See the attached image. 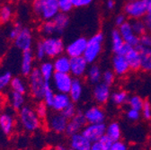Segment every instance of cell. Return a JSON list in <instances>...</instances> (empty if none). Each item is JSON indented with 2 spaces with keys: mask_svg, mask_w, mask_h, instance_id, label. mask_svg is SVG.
Returning a JSON list of instances; mask_svg holds the SVG:
<instances>
[{
  "mask_svg": "<svg viewBox=\"0 0 151 150\" xmlns=\"http://www.w3.org/2000/svg\"><path fill=\"white\" fill-rule=\"evenodd\" d=\"M116 6V2L115 0H107L106 1V8L110 11L113 10Z\"/></svg>",
  "mask_w": 151,
  "mask_h": 150,
  "instance_id": "54",
  "label": "cell"
},
{
  "mask_svg": "<svg viewBox=\"0 0 151 150\" xmlns=\"http://www.w3.org/2000/svg\"><path fill=\"white\" fill-rule=\"evenodd\" d=\"M14 16V9L12 6L6 4L0 6V23L6 24L12 20Z\"/></svg>",
  "mask_w": 151,
  "mask_h": 150,
  "instance_id": "34",
  "label": "cell"
},
{
  "mask_svg": "<svg viewBox=\"0 0 151 150\" xmlns=\"http://www.w3.org/2000/svg\"><path fill=\"white\" fill-rule=\"evenodd\" d=\"M41 32L45 37L53 36V35L57 34L56 28H55V25H54L52 20L45 21V22L42 23V24L41 26Z\"/></svg>",
  "mask_w": 151,
  "mask_h": 150,
  "instance_id": "37",
  "label": "cell"
},
{
  "mask_svg": "<svg viewBox=\"0 0 151 150\" xmlns=\"http://www.w3.org/2000/svg\"><path fill=\"white\" fill-rule=\"evenodd\" d=\"M129 93L122 89H119L116 91L111 92V102L116 106H122L127 104L129 100Z\"/></svg>",
  "mask_w": 151,
  "mask_h": 150,
  "instance_id": "31",
  "label": "cell"
},
{
  "mask_svg": "<svg viewBox=\"0 0 151 150\" xmlns=\"http://www.w3.org/2000/svg\"><path fill=\"white\" fill-rule=\"evenodd\" d=\"M140 111H141V116L146 121L151 120V103L148 101L144 102V105Z\"/></svg>",
  "mask_w": 151,
  "mask_h": 150,
  "instance_id": "48",
  "label": "cell"
},
{
  "mask_svg": "<svg viewBox=\"0 0 151 150\" xmlns=\"http://www.w3.org/2000/svg\"><path fill=\"white\" fill-rule=\"evenodd\" d=\"M102 74H103V71H102L101 67L98 65H96V63H93V64H90V66L88 67L86 76L88 82L91 85H96L101 82Z\"/></svg>",
  "mask_w": 151,
  "mask_h": 150,
  "instance_id": "28",
  "label": "cell"
},
{
  "mask_svg": "<svg viewBox=\"0 0 151 150\" xmlns=\"http://www.w3.org/2000/svg\"><path fill=\"white\" fill-rule=\"evenodd\" d=\"M92 142L81 132L74 134L69 138L70 150H90Z\"/></svg>",
  "mask_w": 151,
  "mask_h": 150,
  "instance_id": "20",
  "label": "cell"
},
{
  "mask_svg": "<svg viewBox=\"0 0 151 150\" xmlns=\"http://www.w3.org/2000/svg\"><path fill=\"white\" fill-rule=\"evenodd\" d=\"M130 24H131V26H132V29H133L134 32L138 36H141V35H143L144 33H146L147 32L143 19L131 20Z\"/></svg>",
  "mask_w": 151,
  "mask_h": 150,
  "instance_id": "40",
  "label": "cell"
},
{
  "mask_svg": "<svg viewBox=\"0 0 151 150\" xmlns=\"http://www.w3.org/2000/svg\"><path fill=\"white\" fill-rule=\"evenodd\" d=\"M49 106L44 102H38V103L35 106V111L39 118L42 120H46L49 115Z\"/></svg>",
  "mask_w": 151,
  "mask_h": 150,
  "instance_id": "39",
  "label": "cell"
},
{
  "mask_svg": "<svg viewBox=\"0 0 151 150\" xmlns=\"http://www.w3.org/2000/svg\"><path fill=\"white\" fill-rule=\"evenodd\" d=\"M98 143L100 145V146L102 147L103 150H110L113 141L107 136V135H104L99 140H98Z\"/></svg>",
  "mask_w": 151,
  "mask_h": 150,
  "instance_id": "49",
  "label": "cell"
},
{
  "mask_svg": "<svg viewBox=\"0 0 151 150\" xmlns=\"http://www.w3.org/2000/svg\"><path fill=\"white\" fill-rule=\"evenodd\" d=\"M71 103H72V101L68 95V93L56 92L53 102L50 106V109L56 112H61Z\"/></svg>",
  "mask_w": 151,
  "mask_h": 150,
  "instance_id": "23",
  "label": "cell"
},
{
  "mask_svg": "<svg viewBox=\"0 0 151 150\" xmlns=\"http://www.w3.org/2000/svg\"><path fill=\"white\" fill-rule=\"evenodd\" d=\"M90 150H103V149L100 146V145H99L98 142H93V143H92V146H91Z\"/></svg>",
  "mask_w": 151,
  "mask_h": 150,
  "instance_id": "55",
  "label": "cell"
},
{
  "mask_svg": "<svg viewBox=\"0 0 151 150\" xmlns=\"http://www.w3.org/2000/svg\"><path fill=\"white\" fill-rule=\"evenodd\" d=\"M105 135H107L112 141H117L122 139V128L119 122L111 121L106 125Z\"/></svg>",
  "mask_w": 151,
  "mask_h": 150,
  "instance_id": "30",
  "label": "cell"
},
{
  "mask_svg": "<svg viewBox=\"0 0 151 150\" xmlns=\"http://www.w3.org/2000/svg\"><path fill=\"white\" fill-rule=\"evenodd\" d=\"M111 70L117 77H124L130 71L129 66L124 55L114 54L111 59Z\"/></svg>",
  "mask_w": 151,
  "mask_h": 150,
  "instance_id": "18",
  "label": "cell"
},
{
  "mask_svg": "<svg viewBox=\"0 0 151 150\" xmlns=\"http://www.w3.org/2000/svg\"><path fill=\"white\" fill-rule=\"evenodd\" d=\"M122 55L126 58L131 71H138L140 69V54L138 47L127 45Z\"/></svg>",
  "mask_w": 151,
  "mask_h": 150,
  "instance_id": "19",
  "label": "cell"
},
{
  "mask_svg": "<svg viewBox=\"0 0 151 150\" xmlns=\"http://www.w3.org/2000/svg\"><path fill=\"white\" fill-rule=\"evenodd\" d=\"M117 29L119 30L120 34L127 45L131 47H138L139 45V36L134 32L130 22L127 21Z\"/></svg>",
  "mask_w": 151,
  "mask_h": 150,
  "instance_id": "16",
  "label": "cell"
},
{
  "mask_svg": "<svg viewBox=\"0 0 151 150\" xmlns=\"http://www.w3.org/2000/svg\"><path fill=\"white\" fill-rule=\"evenodd\" d=\"M13 109L0 112V130L6 136H11L15 130L16 119L14 115Z\"/></svg>",
  "mask_w": 151,
  "mask_h": 150,
  "instance_id": "9",
  "label": "cell"
},
{
  "mask_svg": "<svg viewBox=\"0 0 151 150\" xmlns=\"http://www.w3.org/2000/svg\"><path fill=\"white\" fill-rule=\"evenodd\" d=\"M14 44L16 49L22 52L31 50L33 44V34L30 28L23 27L20 33L14 40Z\"/></svg>",
  "mask_w": 151,
  "mask_h": 150,
  "instance_id": "10",
  "label": "cell"
},
{
  "mask_svg": "<svg viewBox=\"0 0 151 150\" xmlns=\"http://www.w3.org/2000/svg\"><path fill=\"white\" fill-rule=\"evenodd\" d=\"M104 42V34L102 32L94 33L87 40L86 48L83 57L88 62V64H93L98 60L99 56L103 51Z\"/></svg>",
  "mask_w": 151,
  "mask_h": 150,
  "instance_id": "3",
  "label": "cell"
},
{
  "mask_svg": "<svg viewBox=\"0 0 151 150\" xmlns=\"http://www.w3.org/2000/svg\"><path fill=\"white\" fill-rule=\"evenodd\" d=\"M38 68H39L42 78H44V80L46 82H50L51 79H52L53 75L55 73L54 67H53V62H51L50 60L42 61L40 64V66Z\"/></svg>",
  "mask_w": 151,
  "mask_h": 150,
  "instance_id": "32",
  "label": "cell"
},
{
  "mask_svg": "<svg viewBox=\"0 0 151 150\" xmlns=\"http://www.w3.org/2000/svg\"><path fill=\"white\" fill-rule=\"evenodd\" d=\"M25 95L14 91H10L8 93V103L14 111H19L25 105Z\"/></svg>",
  "mask_w": 151,
  "mask_h": 150,
  "instance_id": "25",
  "label": "cell"
},
{
  "mask_svg": "<svg viewBox=\"0 0 151 150\" xmlns=\"http://www.w3.org/2000/svg\"><path fill=\"white\" fill-rule=\"evenodd\" d=\"M78 108L77 106H76L75 103H71L69 105H68L62 111H61V113L68 119V120H70L71 118H73L76 114L78 113Z\"/></svg>",
  "mask_w": 151,
  "mask_h": 150,
  "instance_id": "42",
  "label": "cell"
},
{
  "mask_svg": "<svg viewBox=\"0 0 151 150\" xmlns=\"http://www.w3.org/2000/svg\"><path fill=\"white\" fill-rule=\"evenodd\" d=\"M115 77L116 75L111 69H106L102 74V82L111 86L115 82Z\"/></svg>",
  "mask_w": 151,
  "mask_h": 150,
  "instance_id": "41",
  "label": "cell"
},
{
  "mask_svg": "<svg viewBox=\"0 0 151 150\" xmlns=\"http://www.w3.org/2000/svg\"><path fill=\"white\" fill-rule=\"evenodd\" d=\"M47 127L48 128L57 134H61L66 132L68 120L61 113V112H56L49 114L47 119Z\"/></svg>",
  "mask_w": 151,
  "mask_h": 150,
  "instance_id": "8",
  "label": "cell"
},
{
  "mask_svg": "<svg viewBox=\"0 0 151 150\" xmlns=\"http://www.w3.org/2000/svg\"><path fill=\"white\" fill-rule=\"evenodd\" d=\"M28 78V90L30 92L31 96L38 101L42 102L43 100L44 90L47 82L42 78L39 68H35L27 77Z\"/></svg>",
  "mask_w": 151,
  "mask_h": 150,
  "instance_id": "4",
  "label": "cell"
},
{
  "mask_svg": "<svg viewBox=\"0 0 151 150\" xmlns=\"http://www.w3.org/2000/svg\"><path fill=\"white\" fill-rule=\"evenodd\" d=\"M84 93V84L81 78H74L70 90L68 92V95L73 103H78L82 99Z\"/></svg>",
  "mask_w": 151,
  "mask_h": 150,
  "instance_id": "24",
  "label": "cell"
},
{
  "mask_svg": "<svg viewBox=\"0 0 151 150\" xmlns=\"http://www.w3.org/2000/svg\"><path fill=\"white\" fill-rule=\"evenodd\" d=\"M105 123H87L82 129L81 133L92 143H93L98 142V140L105 134Z\"/></svg>",
  "mask_w": 151,
  "mask_h": 150,
  "instance_id": "11",
  "label": "cell"
},
{
  "mask_svg": "<svg viewBox=\"0 0 151 150\" xmlns=\"http://www.w3.org/2000/svg\"><path fill=\"white\" fill-rule=\"evenodd\" d=\"M129 1H134V0H126V2H129Z\"/></svg>",
  "mask_w": 151,
  "mask_h": 150,
  "instance_id": "58",
  "label": "cell"
},
{
  "mask_svg": "<svg viewBox=\"0 0 151 150\" xmlns=\"http://www.w3.org/2000/svg\"><path fill=\"white\" fill-rule=\"evenodd\" d=\"M126 117L130 121H137L141 117V111L135 109L129 108L126 111Z\"/></svg>",
  "mask_w": 151,
  "mask_h": 150,
  "instance_id": "45",
  "label": "cell"
},
{
  "mask_svg": "<svg viewBox=\"0 0 151 150\" xmlns=\"http://www.w3.org/2000/svg\"><path fill=\"white\" fill-rule=\"evenodd\" d=\"M140 54V69L144 72H151V48L138 46Z\"/></svg>",
  "mask_w": 151,
  "mask_h": 150,
  "instance_id": "29",
  "label": "cell"
},
{
  "mask_svg": "<svg viewBox=\"0 0 151 150\" xmlns=\"http://www.w3.org/2000/svg\"><path fill=\"white\" fill-rule=\"evenodd\" d=\"M73 79L74 78L70 73L55 72L51 79V85L57 93H68Z\"/></svg>",
  "mask_w": 151,
  "mask_h": 150,
  "instance_id": "7",
  "label": "cell"
},
{
  "mask_svg": "<svg viewBox=\"0 0 151 150\" xmlns=\"http://www.w3.org/2000/svg\"><path fill=\"white\" fill-rule=\"evenodd\" d=\"M24 1H27V0H24Z\"/></svg>",
  "mask_w": 151,
  "mask_h": 150,
  "instance_id": "59",
  "label": "cell"
},
{
  "mask_svg": "<svg viewBox=\"0 0 151 150\" xmlns=\"http://www.w3.org/2000/svg\"><path fill=\"white\" fill-rule=\"evenodd\" d=\"M13 78V75L10 71H5L0 73V93L10 87V83Z\"/></svg>",
  "mask_w": 151,
  "mask_h": 150,
  "instance_id": "35",
  "label": "cell"
},
{
  "mask_svg": "<svg viewBox=\"0 0 151 150\" xmlns=\"http://www.w3.org/2000/svg\"><path fill=\"white\" fill-rule=\"evenodd\" d=\"M32 7L34 14L43 22L52 20L60 12L58 0H32Z\"/></svg>",
  "mask_w": 151,
  "mask_h": 150,
  "instance_id": "2",
  "label": "cell"
},
{
  "mask_svg": "<svg viewBox=\"0 0 151 150\" xmlns=\"http://www.w3.org/2000/svg\"><path fill=\"white\" fill-rule=\"evenodd\" d=\"M110 150H128V146L124 141L120 139L117 141H113Z\"/></svg>",
  "mask_w": 151,
  "mask_h": 150,
  "instance_id": "50",
  "label": "cell"
},
{
  "mask_svg": "<svg viewBox=\"0 0 151 150\" xmlns=\"http://www.w3.org/2000/svg\"><path fill=\"white\" fill-rule=\"evenodd\" d=\"M55 93H55V90L52 87V85H50V82H47L46 86H45V90H44V95H43L42 102H44L50 108L51 103L53 102Z\"/></svg>",
  "mask_w": 151,
  "mask_h": 150,
  "instance_id": "36",
  "label": "cell"
},
{
  "mask_svg": "<svg viewBox=\"0 0 151 150\" xmlns=\"http://www.w3.org/2000/svg\"><path fill=\"white\" fill-rule=\"evenodd\" d=\"M123 13L128 19L138 20L143 19L147 14V9L143 0H134V1L126 2L123 6Z\"/></svg>",
  "mask_w": 151,
  "mask_h": 150,
  "instance_id": "6",
  "label": "cell"
},
{
  "mask_svg": "<svg viewBox=\"0 0 151 150\" xmlns=\"http://www.w3.org/2000/svg\"><path fill=\"white\" fill-rule=\"evenodd\" d=\"M144 100L139 96V95H131L129 97V100H128V106L129 108H131V109H135V110H138V111H141L143 105H144Z\"/></svg>",
  "mask_w": 151,
  "mask_h": 150,
  "instance_id": "38",
  "label": "cell"
},
{
  "mask_svg": "<svg viewBox=\"0 0 151 150\" xmlns=\"http://www.w3.org/2000/svg\"><path fill=\"white\" fill-rule=\"evenodd\" d=\"M58 2H59L60 10L62 13L68 14L74 8L72 0H58Z\"/></svg>",
  "mask_w": 151,
  "mask_h": 150,
  "instance_id": "44",
  "label": "cell"
},
{
  "mask_svg": "<svg viewBox=\"0 0 151 150\" xmlns=\"http://www.w3.org/2000/svg\"><path fill=\"white\" fill-rule=\"evenodd\" d=\"M44 48L46 57L50 59H55L58 56L64 54L65 51V43L63 40L59 36H49L41 41Z\"/></svg>",
  "mask_w": 151,
  "mask_h": 150,
  "instance_id": "5",
  "label": "cell"
},
{
  "mask_svg": "<svg viewBox=\"0 0 151 150\" xmlns=\"http://www.w3.org/2000/svg\"><path fill=\"white\" fill-rule=\"evenodd\" d=\"M10 88L12 91L25 95L28 91V83H26L25 80L20 77H13L10 83Z\"/></svg>",
  "mask_w": 151,
  "mask_h": 150,
  "instance_id": "33",
  "label": "cell"
},
{
  "mask_svg": "<svg viewBox=\"0 0 151 150\" xmlns=\"http://www.w3.org/2000/svg\"><path fill=\"white\" fill-rule=\"evenodd\" d=\"M56 150H69V149L63 145H59V146H56Z\"/></svg>",
  "mask_w": 151,
  "mask_h": 150,
  "instance_id": "57",
  "label": "cell"
},
{
  "mask_svg": "<svg viewBox=\"0 0 151 150\" xmlns=\"http://www.w3.org/2000/svg\"><path fill=\"white\" fill-rule=\"evenodd\" d=\"M33 54H34V58L40 61H43V60L46 58V53H45V50H44L42 42H39L36 44L35 50H34Z\"/></svg>",
  "mask_w": 151,
  "mask_h": 150,
  "instance_id": "43",
  "label": "cell"
},
{
  "mask_svg": "<svg viewBox=\"0 0 151 150\" xmlns=\"http://www.w3.org/2000/svg\"><path fill=\"white\" fill-rule=\"evenodd\" d=\"M84 116L87 123H104L106 114L101 105H92L84 111Z\"/></svg>",
  "mask_w": 151,
  "mask_h": 150,
  "instance_id": "14",
  "label": "cell"
},
{
  "mask_svg": "<svg viewBox=\"0 0 151 150\" xmlns=\"http://www.w3.org/2000/svg\"><path fill=\"white\" fill-rule=\"evenodd\" d=\"M111 90L110 85L103 82H100L93 85V101L96 103V104L101 106L106 104L111 99Z\"/></svg>",
  "mask_w": 151,
  "mask_h": 150,
  "instance_id": "13",
  "label": "cell"
},
{
  "mask_svg": "<svg viewBox=\"0 0 151 150\" xmlns=\"http://www.w3.org/2000/svg\"><path fill=\"white\" fill-rule=\"evenodd\" d=\"M87 124L86 118L84 116V112L78 111V113L76 114L73 118L68 120L66 133L68 136H72L74 134H77L78 132H81L84 127Z\"/></svg>",
  "mask_w": 151,
  "mask_h": 150,
  "instance_id": "17",
  "label": "cell"
},
{
  "mask_svg": "<svg viewBox=\"0 0 151 150\" xmlns=\"http://www.w3.org/2000/svg\"><path fill=\"white\" fill-rule=\"evenodd\" d=\"M143 2L147 6V12H151V0H143Z\"/></svg>",
  "mask_w": 151,
  "mask_h": 150,
  "instance_id": "56",
  "label": "cell"
},
{
  "mask_svg": "<svg viewBox=\"0 0 151 150\" xmlns=\"http://www.w3.org/2000/svg\"><path fill=\"white\" fill-rule=\"evenodd\" d=\"M53 67L55 72L70 73V58L67 54H62L54 59Z\"/></svg>",
  "mask_w": 151,
  "mask_h": 150,
  "instance_id": "26",
  "label": "cell"
},
{
  "mask_svg": "<svg viewBox=\"0 0 151 150\" xmlns=\"http://www.w3.org/2000/svg\"><path fill=\"white\" fill-rule=\"evenodd\" d=\"M87 40L86 37L80 36L78 38L70 42L65 48V52L69 58L82 57L85 53Z\"/></svg>",
  "mask_w": 151,
  "mask_h": 150,
  "instance_id": "12",
  "label": "cell"
},
{
  "mask_svg": "<svg viewBox=\"0 0 151 150\" xmlns=\"http://www.w3.org/2000/svg\"><path fill=\"white\" fill-rule=\"evenodd\" d=\"M23 25L20 24V23H15L10 29L9 32H8V37H9V39L14 41L16 37L18 36V34L20 33L21 30L23 29Z\"/></svg>",
  "mask_w": 151,
  "mask_h": 150,
  "instance_id": "46",
  "label": "cell"
},
{
  "mask_svg": "<svg viewBox=\"0 0 151 150\" xmlns=\"http://www.w3.org/2000/svg\"><path fill=\"white\" fill-rule=\"evenodd\" d=\"M143 21L145 23L147 31L148 32H151V12H147V14L143 18Z\"/></svg>",
  "mask_w": 151,
  "mask_h": 150,
  "instance_id": "53",
  "label": "cell"
},
{
  "mask_svg": "<svg viewBox=\"0 0 151 150\" xmlns=\"http://www.w3.org/2000/svg\"><path fill=\"white\" fill-rule=\"evenodd\" d=\"M18 122L21 128L28 133L36 132L42 127V120L37 115L35 109L31 105H24L18 111Z\"/></svg>",
  "mask_w": 151,
  "mask_h": 150,
  "instance_id": "1",
  "label": "cell"
},
{
  "mask_svg": "<svg viewBox=\"0 0 151 150\" xmlns=\"http://www.w3.org/2000/svg\"><path fill=\"white\" fill-rule=\"evenodd\" d=\"M52 22L55 25L57 34H61L65 32V30L69 25L70 20H69V16L68 14L60 12L52 19Z\"/></svg>",
  "mask_w": 151,
  "mask_h": 150,
  "instance_id": "27",
  "label": "cell"
},
{
  "mask_svg": "<svg viewBox=\"0 0 151 150\" xmlns=\"http://www.w3.org/2000/svg\"><path fill=\"white\" fill-rule=\"evenodd\" d=\"M34 54L32 50H26L22 52V59H21V66L20 70L24 77H28L34 69Z\"/></svg>",
  "mask_w": 151,
  "mask_h": 150,
  "instance_id": "21",
  "label": "cell"
},
{
  "mask_svg": "<svg viewBox=\"0 0 151 150\" xmlns=\"http://www.w3.org/2000/svg\"><path fill=\"white\" fill-rule=\"evenodd\" d=\"M145 48H151V32H147L143 35L139 36V45Z\"/></svg>",
  "mask_w": 151,
  "mask_h": 150,
  "instance_id": "47",
  "label": "cell"
},
{
  "mask_svg": "<svg viewBox=\"0 0 151 150\" xmlns=\"http://www.w3.org/2000/svg\"><path fill=\"white\" fill-rule=\"evenodd\" d=\"M127 21H128V18H127V16L125 15L124 13L118 14L115 16V19H114V23H115V25L117 27H120L121 25H122L123 24H125Z\"/></svg>",
  "mask_w": 151,
  "mask_h": 150,
  "instance_id": "52",
  "label": "cell"
},
{
  "mask_svg": "<svg viewBox=\"0 0 151 150\" xmlns=\"http://www.w3.org/2000/svg\"><path fill=\"white\" fill-rule=\"evenodd\" d=\"M89 64L83 57L70 58V74L74 78H82L86 75Z\"/></svg>",
  "mask_w": 151,
  "mask_h": 150,
  "instance_id": "15",
  "label": "cell"
},
{
  "mask_svg": "<svg viewBox=\"0 0 151 150\" xmlns=\"http://www.w3.org/2000/svg\"><path fill=\"white\" fill-rule=\"evenodd\" d=\"M73 1V6L76 8H81V7H86L90 6L93 0H72Z\"/></svg>",
  "mask_w": 151,
  "mask_h": 150,
  "instance_id": "51",
  "label": "cell"
},
{
  "mask_svg": "<svg viewBox=\"0 0 151 150\" xmlns=\"http://www.w3.org/2000/svg\"><path fill=\"white\" fill-rule=\"evenodd\" d=\"M127 44L123 41L118 29H113L111 32V48L114 54H123Z\"/></svg>",
  "mask_w": 151,
  "mask_h": 150,
  "instance_id": "22",
  "label": "cell"
}]
</instances>
